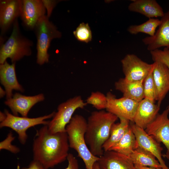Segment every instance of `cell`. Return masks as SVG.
Instances as JSON below:
<instances>
[{"label":"cell","mask_w":169,"mask_h":169,"mask_svg":"<svg viewBox=\"0 0 169 169\" xmlns=\"http://www.w3.org/2000/svg\"><path fill=\"white\" fill-rule=\"evenodd\" d=\"M66 131L52 133L47 125L37 131L33 145V160L51 169L67 159L69 148Z\"/></svg>","instance_id":"1"},{"label":"cell","mask_w":169,"mask_h":169,"mask_svg":"<svg viewBox=\"0 0 169 169\" xmlns=\"http://www.w3.org/2000/svg\"><path fill=\"white\" fill-rule=\"evenodd\" d=\"M118 117L104 110L91 112L87 120L85 135L86 144L94 156L100 157L103 155V146L109 137L112 125Z\"/></svg>","instance_id":"2"},{"label":"cell","mask_w":169,"mask_h":169,"mask_svg":"<svg viewBox=\"0 0 169 169\" xmlns=\"http://www.w3.org/2000/svg\"><path fill=\"white\" fill-rule=\"evenodd\" d=\"M87 121L82 115L76 114L73 116L66 127L69 147L77 153L83 161L86 169H93L95 163L99 157L93 155L86 142L85 135Z\"/></svg>","instance_id":"3"},{"label":"cell","mask_w":169,"mask_h":169,"mask_svg":"<svg viewBox=\"0 0 169 169\" xmlns=\"http://www.w3.org/2000/svg\"><path fill=\"white\" fill-rule=\"evenodd\" d=\"M13 27L10 36L5 43L0 45V64L3 63L8 58L12 63H15L32 54L33 42L21 33L18 19Z\"/></svg>","instance_id":"4"},{"label":"cell","mask_w":169,"mask_h":169,"mask_svg":"<svg viewBox=\"0 0 169 169\" xmlns=\"http://www.w3.org/2000/svg\"><path fill=\"white\" fill-rule=\"evenodd\" d=\"M34 29L37 39L36 62L42 65L49 61L48 50L52 40L60 38L62 34L46 15L39 19Z\"/></svg>","instance_id":"5"},{"label":"cell","mask_w":169,"mask_h":169,"mask_svg":"<svg viewBox=\"0 0 169 169\" xmlns=\"http://www.w3.org/2000/svg\"><path fill=\"white\" fill-rule=\"evenodd\" d=\"M80 96L70 98L60 104L57 111L49 121L47 125L49 131L52 133L66 131V127L69 123L75 111L83 108L86 105Z\"/></svg>","instance_id":"6"},{"label":"cell","mask_w":169,"mask_h":169,"mask_svg":"<svg viewBox=\"0 0 169 169\" xmlns=\"http://www.w3.org/2000/svg\"><path fill=\"white\" fill-rule=\"evenodd\" d=\"M4 112L6 115L5 119L0 122V127L10 128L18 134L20 143L24 145L28 138L27 131L29 128L40 124L48 125L49 121L47 119L52 118L55 112L49 114L36 118H30L27 117H19L12 114L5 110Z\"/></svg>","instance_id":"7"},{"label":"cell","mask_w":169,"mask_h":169,"mask_svg":"<svg viewBox=\"0 0 169 169\" xmlns=\"http://www.w3.org/2000/svg\"><path fill=\"white\" fill-rule=\"evenodd\" d=\"M125 79L130 81L144 80L153 71L155 63L149 64L133 54H127L121 60Z\"/></svg>","instance_id":"8"},{"label":"cell","mask_w":169,"mask_h":169,"mask_svg":"<svg viewBox=\"0 0 169 169\" xmlns=\"http://www.w3.org/2000/svg\"><path fill=\"white\" fill-rule=\"evenodd\" d=\"M106 96L107 111L116 115L118 118H124L133 122L138 102L124 96L116 98L110 92L107 93Z\"/></svg>","instance_id":"9"},{"label":"cell","mask_w":169,"mask_h":169,"mask_svg":"<svg viewBox=\"0 0 169 169\" xmlns=\"http://www.w3.org/2000/svg\"><path fill=\"white\" fill-rule=\"evenodd\" d=\"M169 106L146 127L145 131L158 142L162 143L166 148L164 157L169 160Z\"/></svg>","instance_id":"10"},{"label":"cell","mask_w":169,"mask_h":169,"mask_svg":"<svg viewBox=\"0 0 169 169\" xmlns=\"http://www.w3.org/2000/svg\"><path fill=\"white\" fill-rule=\"evenodd\" d=\"M130 125L135 136L137 146L152 153L158 160L162 169H169L162 158L161 152L163 148L160 143L149 135L145 130L137 126L134 122H130Z\"/></svg>","instance_id":"11"},{"label":"cell","mask_w":169,"mask_h":169,"mask_svg":"<svg viewBox=\"0 0 169 169\" xmlns=\"http://www.w3.org/2000/svg\"><path fill=\"white\" fill-rule=\"evenodd\" d=\"M22 0L0 1V28L1 34H5L18 17L22 9Z\"/></svg>","instance_id":"12"},{"label":"cell","mask_w":169,"mask_h":169,"mask_svg":"<svg viewBox=\"0 0 169 169\" xmlns=\"http://www.w3.org/2000/svg\"><path fill=\"white\" fill-rule=\"evenodd\" d=\"M46 10L42 0H22L20 18L24 26L34 29L39 19L45 15Z\"/></svg>","instance_id":"13"},{"label":"cell","mask_w":169,"mask_h":169,"mask_svg":"<svg viewBox=\"0 0 169 169\" xmlns=\"http://www.w3.org/2000/svg\"><path fill=\"white\" fill-rule=\"evenodd\" d=\"M44 99L43 94L27 96L16 93L12 97L7 99L4 103L10 108L13 115L18 116L19 113L22 116L27 117L31 109L37 103L43 101Z\"/></svg>","instance_id":"14"},{"label":"cell","mask_w":169,"mask_h":169,"mask_svg":"<svg viewBox=\"0 0 169 169\" xmlns=\"http://www.w3.org/2000/svg\"><path fill=\"white\" fill-rule=\"evenodd\" d=\"M160 21L155 35L142 39L143 43L150 51L163 47L169 49V10L164 13Z\"/></svg>","instance_id":"15"},{"label":"cell","mask_w":169,"mask_h":169,"mask_svg":"<svg viewBox=\"0 0 169 169\" xmlns=\"http://www.w3.org/2000/svg\"><path fill=\"white\" fill-rule=\"evenodd\" d=\"M160 106L148 99L144 98L139 102L133 122L145 130L158 115Z\"/></svg>","instance_id":"16"},{"label":"cell","mask_w":169,"mask_h":169,"mask_svg":"<svg viewBox=\"0 0 169 169\" xmlns=\"http://www.w3.org/2000/svg\"><path fill=\"white\" fill-rule=\"evenodd\" d=\"M97 162L100 169H136L128 156L112 151H104Z\"/></svg>","instance_id":"17"},{"label":"cell","mask_w":169,"mask_h":169,"mask_svg":"<svg viewBox=\"0 0 169 169\" xmlns=\"http://www.w3.org/2000/svg\"><path fill=\"white\" fill-rule=\"evenodd\" d=\"M15 66V63L10 64L7 60L0 64V82L5 88L7 99L12 97L13 90L24 91V89L17 80Z\"/></svg>","instance_id":"18"},{"label":"cell","mask_w":169,"mask_h":169,"mask_svg":"<svg viewBox=\"0 0 169 169\" xmlns=\"http://www.w3.org/2000/svg\"><path fill=\"white\" fill-rule=\"evenodd\" d=\"M154 62L153 77L157 91V104L160 106L162 101L169 91V69L163 63Z\"/></svg>","instance_id":"19"},{"label":"cell","mask_w":169,"mask_h":169,"mask_svg":"<svg viewBox=\"0 0 169 169\" xmlns=\"http://www.w3.org/2000/svg\"><path fill=\"white\" fill-rule=\"evenodd\" d=\"M132 1L128 6L130 11L140 13L149 18H161L164 15L162 8L155 0Z\"/></svg>","instance_id":"20"},{"label":"cell","mask_w":169,"mask_h":169,"mask_svg":"<svg viewBox=\"0 0 169 169\" xmlns=\"http://www.w3.org/2000/svg\"><path fill=\"white\" fill-rule=\"evenodd\" d=\"M144 81H130L120 78L115 83V86L124 97L139 102L144 98Z\"/></svg>","instance_id":"21"},{"label":"cell","mask_w":169,"mask_h":169,"mask_svg":"<svg viewBox=\"0 0 169 169\" xmlns=\"http://www.w3.org/2000/svg\"><path fill=\"white\" fill-rule=\"evenodd\" d=\"M120 122L112 125L110 136L103 146L104 151H109L123 138L130 126V121L122 118H119Z\"/></svg>","instance_id":"22"},{"label":"cell","mask_w":169,"mask_h":169,"mask_svg":"<svg viewBox=\"0 0 169 169\" xmlns=\"http://www.w3.org/2000/svg\"><path fill=\"white\" fill-rule=\"evenodd\" d=\"M128 157L134 165L162 168L158 160L152 153L139 146Z\"/></svg>","instance_id":"23"},{"label":"cell","mask_w":169,"mask_h":169,"mask_svg":"<svg viewBox=\"0 0 169 169\" xmlns=\"http://www.w3.org/2000/svg\"><path fill=\"white\" fill-rule=\"evenodd\" d=\"M137 146L135 136L130 126L120 140L109 151L129 156Z\"/></svg>","instance_id":"24"},{"label":"cell","mask_w":169,"mask_h":169,"mask_svg":"<svg viewBox=\"0 0 169 169\" xmlns=\"http://www.w3.org/2000/svg\"><path fill=\"white\" fill-rule=\"evenodd\" d=\"M161 23L160 20L156 18H150L146 22L138 25L130 26L127 29L128 31L132 34H136L140 33H144L153 36L157 28Z\"/></svg>","instance_id":"25"},{"label":"cell","mask_w":169,"mask_h":169,"mask_svg":"<svg viewBox=\"0 0 169 169\" xmlns=\"http://www.w3.org/2000/svg\"><path fill=\"white\" fill-rule=\"evenodd\" d=\"M153 71L144 80V98L155 102L157 100V94L153 77Z\"/></svg>","instance_id":"26"},{"label":"cell","mask_w":169,"mask_h":169,"mask_svg":"<svg viewBox=\"0 0 169 169\" xmlns=\"http://www.w3.org/2000/svg\"><path fill=\"white\" fill-rule=\"evenodd\" d=\"M87 104H90L98 110L106 109L107 99L106 96L100 91L92 92L86 100Z\"/></svg>","instance_id":"27"},{"label":"cell","mask_w":169,"mask_h":169,"mask_svg":"<svg viewBox=\"0 0 169 169\" xmlns=\"http://www.w3.org/2000/svg\"><path fill=\"white\" fill-rule=\"evenodd\" d=\"M73 34L76 39L81 42L87 43L92 40L91 31L88 23H80L73 32Z\"/></svg>","instance_id":"28"},{"label":"cell","mask_w":169,"mask_h":169,"mask_svg":"<svg viewBox=\"0 0 169 169\" xmlns=\"http://www.w3.org/2000/svg\"><path fill=\"white\" fill-rule=\"evenodd\" d=\"M152 59L165 64L169 69V49L165 47L163 50L157 49L150 51Z\"/></svg>","instance_id":"29"},{"label":"cell","mask_w":169,"mask_h":169,"mask_svg":"<svg viewBox=\"0 0 169 169\" xmlns=\"http://www.w3.org/2000/svg\"><path fill=\"white\" fill-rule=\"evenodd\" d=\"M14 139L15 137L13 136L12 132H10L7 137L0 142V150H6L14 154L18 153L20 151L19 148L12 144V141Z\"/></svg>","instance_id":"30"},{"label":"cell","mask_w":169,"mask_h":169,"mask_svg":"<svg viewBox=\"0 0 169 169\" xmlns=\"http://www.w3.org/2000/svg\"><path fill=\"white\" fill-rule=\"evenodd\" d=\"M46 11V15L49 18L50 17L53 10L59 2V1L54 0H42Z\"/></svg>","instance_id":"31"},{"label":"cell","mask_w":169,"mask_h":169,"mask_svg":"<svg viewBox=\"0 0 169 169\" xmlns=\"http://www.w3.org/2000/svg\"><path fill=\"white\" fill-rule=\"evenodd\" d=\"M67 160L68 165L64 169H79L78 160L72 154H69Z\"/></svg>","instance_id":"32"},{"label":"cell","mask_w":169,"mask_h":169,"mask_svg":"<svg viewBox=\"0 0 169 169\" xmlns=\"http://www.w3.org/2000/svg\"><path fill=\"white\" fill-rule=\"evenodd\" d=\"M21 169H49L44 167L38 162L33 160L27 167H24Z\"/></svg>","instance_id":"33"},{"label":"cell","mask_w":169,"mask_h":169,"mask_svg":"<svg viewBox=\"0 0 169 169\" xmlns=\"http://www.w3.org/2000/svg\"><path fill=\"white\" fill-rule=\"evenodd\" d=\"M136 169H162V168H157L151 167L144 166L138 165H134Z\"/></svg>","instance_id":"34"},{"label":"cell","mask_w":169,"mask_h":169,"mask_svg":"<svg viewBox=\"0 0 169 169\" xmlns=\"http://www.w3.org/2000/svg\"><path fill=\"white\" fill-rule=\"evenodd\" d=\"M6 117V115L5 113L0 112V122L4 121Z\"/></svg>","instance_id":"35"},{"label":"cell","mask_w":169,"mask_h":169,"mask_svg":"<svg viewBox=\"0 0 169 169\" xmlns=\"http://www.w3.org/2000/svg\"><path fill=\"white\" fill-rule=\"evenodd\" d=\"M6 95V92L5 90H4L1 87H0V98H2L3 96Z\"/></svg>","instance_id":"36"},{"label":"cell","mask_w":169,"mask_h":169,"mask_svg":"<svg viewBox=\"0 0 169 169\" xmlns=\"http://www.w3.org/2000/svg\"><path fill=\"white\" fill-rule=\"evenodd\" d=\"M93 169H100L97 162L94 164L93 167Z\"/></svg>","instance_id":"37"}]
</instances>
